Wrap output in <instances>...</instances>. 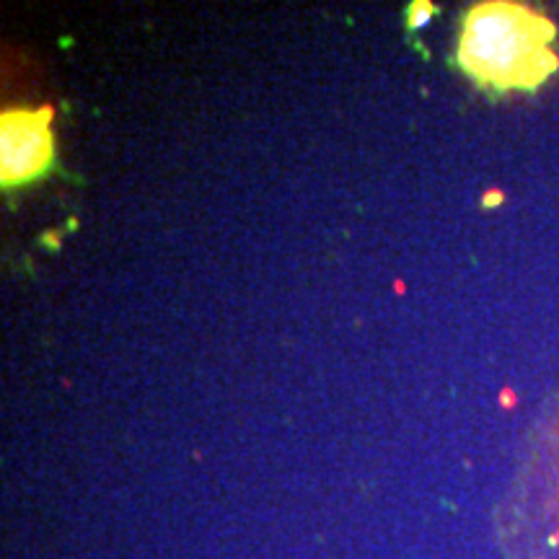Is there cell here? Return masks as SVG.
<instances>
[{"label": "cell", "instance_id": "cell-1", "mask_svg": "<svg viewBox=\"0 0 559 559\" xmlns=\"http://www.w3.org/2000/svg\"><path fill=\"white\" fill-rule=\"evenodd\" d=\"M554 23L518 3H479L466 14L459 63L495 91H533L559 68L552 52Z\"/></svg>", "mask_w": 559, "mask_h": 559}, {"label": "cell", "instance_id": "cell-2", "mask_svg": "<svg viewBox=\"0 0 559 559\" xmlns=\"http://www.w3.org/2000/svg\"><path fill=\"white\" fill-rule=\"evenodd\" d=\"M52 109H6L0 117V181L21 186L52 166Z\"/></svg>", "mask_w": 559, "mask_h": 559}, {"label": "cell", "instance_id": "cell-3", "mask_svg": "<svg viewBox=\"0 0 559 559\" xmlns=\"http://www.w3.org/2000/svg\"><path fill=\"white\" fill-rule=\"evenodd\" d=\"M432 16V6L430 3H412L409 6V14H407V23L409 29H417V26H422L427 18Z\"/></svg>", "mask_w": 559, "mask_h": 559}]
</instances>
